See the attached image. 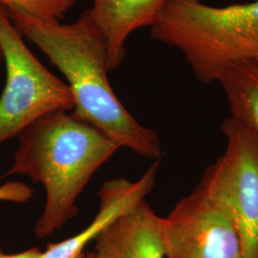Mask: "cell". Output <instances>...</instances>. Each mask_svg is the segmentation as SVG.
I'll return each mask as SVG.
<instances>
[{
	"label": "cell",
	"mask_w": 258,
	"mask_h": 258,
	"mask_svg": "<svg viewBox=\"0 0 258 258\" xmlns=\"http://www.w3.org/2000/svg\"><path fill=\"white\" fill-rule=\"evenodd\" d=\"M8 15L22 37L37 45L64 75L76 115L101 130L119 148L160 160L163 152L156 132L140 123L111 87L106 43L88 10L70 24L25 14Z\"/></svg>",
	"instance_id": "obj_1"
},
{
	"label": "cell",
	"mask_w": 258,
	"mask_h": 258,
	"mask_svg": "<svg viewBox=\"0 0 258 258\" xmlns=\"http://www.w3.org/2000/svg\"><path fill=\"white\" fill-rule=\"evenodd\" d=\"M18 138L14 165L3 177L27 175L44 185L46 203L35 234L46 238L77 216L79 196L120 148L101 130L67 111L41 118Z\"/></svg>",
	"instance_id": "obj_2"
},
{
	"label": "cell",
	"mask_w": 258,
	"mask_h": 258,
	"mask_svg": "<svg viewBox=\"0 0 258 258\" xmlns=\"http://www.w3.org/2000/svg\"><path fill=\"white\" fill-rule=\"evenodd\" d=\"M151 37L184 55L203 83L219 82L231 66L258 56V0L214 7L201 0H169Z\"/></svg>",
	"instance_id": "obj_3"
},
{
	"label": "cell",
	"mask_w": 258,
	"mask_h": 258,
	"mask_svg": "<svg viewBox=\"0 0 258 258\" xmlns=\"http://www.w3.org/2000/svg\"><path fill=\"white\" fill-rule=\"evenodd\" d=\"M0 49L6 84L0 97V145L50 114L74 109L67 83L52 74L25 44L0 5Z\"/></svg>",
	"instance_id": "obj_4"
},
{
	"label": "cell",
	"mask_w": 258,
	"mask_h": 258,
	"mask_svg": "<svg viewBox=\"0 0 258 258\" xmlns=\"http://www.w3.org/2000/svg\"><path fill=\"white\" fill-rule=\"evenodd\" d=\"M226 149L200 184L231 215L244 258H258V136L229 118L222 124Z\"/></svg>",
	"instance_id": "obj_5"
},
{
	"label": "cell",
	"mask_w": 258,
	"mask_h": 258,
	"mask_svg": "<svg viewBox=\"0 0 258 258\" xmlns=\"http://www.w3.org/2000/svg\"><path fill=\"white\" fill-rule=\"evenodd\" d=\"M163 234L166 258H244L230 213L202 184L163 217Z\"/></svg>",
	"instance_id": "obj_6"
},
{
	"label": "cell",
	"mask_w": 258,
	"mask_h": 258,
	"mask_svg": "<svg viewBox=\"0 0 258 258\" xmlns=\"http://www.w3.org/2000/svg\"><path fill=\"white\" fill-rule=\"evenodd\" d=\"M159 166L157 160L136 182L124 178L104 182L98 194L100 210L89 226L70 238L48 244L40 258H78L83 254L84 248L122 213L146 199L156 183Z\"/></svg>",
	"instance_id": "obj_7"
},
{
	"label": "cell",
	"mask_w": 258,
	"mask_h": 258,
	"mask_svg": "<svg viewBox=\"0 0 258 258\" xmlns=\"http://www.w3.org/2000/svg\"><path fill=\"white\" fill-rule=\"evenodd\" d=\"M92 258H166L163 217L141 201L95 239Z\"/></svg>",
	"instance_id": "obj_8"
},
{
	"label": "cell",
	"mask_w": 258,
	"mask_h": 258,
	"mask_svg": "<svg viewBox=\"0 0 258 258\" xmlns=\"http://www.w3.org/2000/svg\"><path fill=\"white\" fill-rule=\"evenodd\" d=\"M169 0H93L88 10L106 43L109 71L120 67L129 36L151 27Z\"/></svg>",
	"instance_id": "obj_9"
},
{
	"label": "cell",
	"mask_w": 258,
	"mask_h": 258,
	"mask_svg": "<svg viewBox=\"0 0 258 258\" xmlns=\"http://www.w3.org/2000/svg\"><path fill=\"white\" fill-rule=\"evenodd\" d=\"M231 117L258 136V60L231 66L219 80Z\"/></svg>",
	"instance_id": "obj_10"
},
{
	"label": "cell",
	"mask_w": 258,
	"mask_h": 258,
	"mask_svg": "<svg viewBox=\"0 0 258 258\" xmlns=\"http://www.w3.org/2000/svg\"><path fill=\"white\" fill-rule=\"evenodd\" d=\"M75 0H0L9 13L25 14L46 21H59L72 8Z\"/></svg>",
	"instance_id": "obj_11"
},
{
	"label": "cell",
	"mask_w": 258,
	"mask_h": 258,
	"mask_svg": "<svg viewBox=\"0 0 258 258\" xmlns=\"http://www.w3.org/2000/svg\"><path fill=\"white\" fill-rule=\"evenodd\" d=\"M33 197V189L19 181H10L0 185V201L26 203Z\"/></svg>",
	"instance_id": "obj_12"
},
{
	"label": "cell",
	"mask_w": 258,
	"mask_h": 258,
	"mask_svg": "<svg viewBox=\"0 0 258 258\" xmlns=\"http://www.w3.org/2000/svg\"><path fill=\"white\" fill-rule=\"evenodd\" d=\"M41 250L38 248H32V249L24 250L22 252H18L15 254H8L2 251L0 248V258H40Z\"/></svg>",
	"instance_id": "obj_13"
},
{
	"label": "cell",
	"mask_w": 258,
	"mask_h": 258,
	"mask_svg": "<svg viewBox=\"0 0 258 258\" xmlns=\"http://www.w3.org/2000/svg\"><path fill=\"white\" fill-rule=\"evenodd\" d=\"M86 258H92V252L91 251L86 252Z\"/></svg>",
	"instance_id": "obj_14"
},
{
	"label": "cell",
	"mask_w": 258,
	"mask_h": 258,
	"mask_svg": "<svg viewBox=\"0 0 258 258\" xmlns=\"http://www.w3.org/2000/svg\"><path fill=\"white\" fill-rule=\"evenodd\" d=\"M78 258H86V252H83V254H81Z\"/></svg>",
	"instance_id": "obj_15"
},
{
	"label": "cell",
	"mask_w": 258,
	"mask_h": 258,
	"mask_svg": "<svg viewBox=\"0 0 258 258\" xmlns=\"http://www.w3.org/2000/svg\"><path fill=\"white\" fill-rule=\"evenodd\" d=\"M1 58H2V53H1V49H0V60H1Z\"/></svg>",
	"instance_id": "obj_16"
},
{
	"label": "cell",
	"mask_w": 258,
	"mask_h": 258,
	"mask_svg": "<svg viewBox=\"0 0 258 258\" xmlns=\"http://www.w3.org/2000/svg\"><path fill=\"white\" fill-rule=\"evenodd\" d=\"M256 59H257V60H258V56H257V58H256Z\"/></svg>",
	"instance_id": "obj_17"
}]
</instances>
